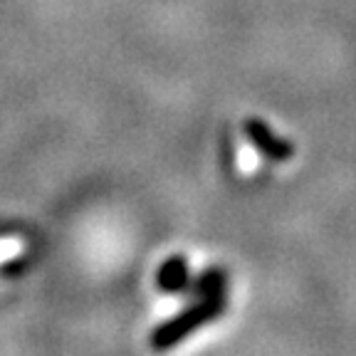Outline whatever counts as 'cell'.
Here are the masks:
<instances>
[{
  "instance_id": "6da1fadb",
  "label": "cell",
  "mask_w": 356,
  "mask_h": 356,
  "mask_svg": "<svg viewBox=\"0 0 356 356\" xmlns=\"http://www.w3.org/2000/svg\"><path fill=\"white\" fill-rule=\"evenodd\" d=\"M228 305V297L225 295H213V297H200L198 305L188 307L186 312H181L178 317L168 319L166 324L156 329L154 337H151V344L154 349H168V346L178 344V341H184L191 332L195 329L206 327L208 322L218 319L222 314Z\"/></svg>"
},
{
  "instance_id": "7a4b0ae2",
  "label": "cell",
  "mask_w": 356,
  "mask_h": 356,
  "mask_svg": "<svg viewBox=\"0 0 356 356\" xmlns=\"http://www.w3.org/2000/svg\"><path fill=\"white\" fill-rule=\"evenodd\" d=\"M243 129H245V136H248V141H250V144L255 146V149L260 151L265 159H270V161L284 163V161H289V159H292V154H295L292 144H289L287 139H282L280 134H275L273 129L262 122V119L250 117L248 122L243 124Z\"/></svg>"
},
{
  "instance_id": "3957f363",
  "label": "cell",
  "mask_w": 356,
  "mask_h": 356,
  "mask_svg": "<svg viewBox=\"0 0 356 356\" xmlns=\"http://www.w3.org/2000/svg\"><path fill=\"white\" fill-rule=\"evenodd\" d=\"M159 284L166 292H178L188 284V265H186L184 257H173L159 270Z\"/></svg>"
},
{
  "instance_id": "277c9868",
  "label": "cell",
  "mask_w": 356,
  "mask_h": 356,
  "mask_svg": "<svg viewBox=\"0 0 356 356\" xmlns=\"http://www.w3.org/2000/svg\"><path fill=\"white\" fill-rule=\"evenodd\" d=\"M228 289V273L220 267H211L200 275L195 282V295L198 297H213V295H225Z\"/></svg>"
}]
</instances>
